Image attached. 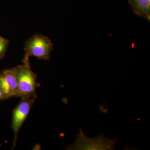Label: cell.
Listing matches in <instances>:
<instances>
[{
    "instance_id": "8",
    "label": "cell",
    "mask_w": 150,
    "mask_h": 150,
    "mask_svg": "<svg viewBox=\"0 0 150 150\" xmlns=\"http://www.w3.org/2000/svg\"><path fill=\"white\" fill-rule=\"evenodd\" d=\"M6 99L1 89L0 88V101H2V100H5Z\"/></svg>"
},
{
    "instance_id": "5",
    "label": "cell",
    "mask_w": 150,
    "mask_h": 150,
    "mask_svg": "<svg viewBox=\"0 0 150 150\" xmlns=\"http://www.w3.org/2000/svg\"><path fill=\"white\" fill-rule=\"evenodd\" d=\"M0 88L6 99L20 97L15 67L0 73Z\"/></svg>"
},
{
    "instance_id": "7",
    "label": "cell",
    "mask_w": 150,
    "mask_h": 150,
    "mask_svg": "<svg viewBox=\"0 0 150 150\" xmlns=\"http://www.w3.org/2000/svg\"><path fill=\"white\" fill-rule=\"evenodd\" d=\"M9 41L4 38L0 39V59L3 58L6 54L8 47Z\"/></svg>"
},
{
    "instance_id": "1",
    "label": "cell",
    "mask_w": 150,
    "mask_h": 150,
    "mask_svg": "<svg viewBox=\"0 0 150 150\" xmlns=\"http://www.w3.org/2000/svg\"><path fill=\"white\" fill-rule=\"evenodd\" d=\"M29 57L24 56L23 64L16 67V74L20 97H37V89L39 84L37 75L31 69Z\"/></svg>"
},
{
    "instance_id": "2",
    "label": "cell",
    "mask_w": 150,
    "mask_h": 150,
    "mask_svg": "<svg viewBox=\"0 0 150 150\" xmlns=\"http://www.w3.org/2000/svg\"><path fill=\"white\" fill-rule=\"evenodd\" d=\"M53 45L47 36L41 34H35L25 42V56H34L39 60H48L51 57Z\"/></svg>"
},
{
    "instance_id": "4",
    "label": "cell",
    "mask_w": 150,
    "mask_h": 150,
    "mask_svg": "<svg viewBox=\"0 0 150 150\" xmlns=\"http://www.w3.org/2000/svg\"><path fill=\"white\" fill-rule=\"evenodd\" d=\"M34 98H22L21 100L13 111L11 129L14 133L13 148L16 145L17 139L20 129L26 120L35 102Z\"/></svg>"
},
{
    "instance_id": "9",
    "label": "cell",
    "mask_w": 150,
    "mask_h": 150,
    "mask_svg": "<svg viewBox=\"0 0 150 150\" xmlns=\"http://www.w3.org/2000/svg\"><path fill=\"white\" fill-rule=\"evenodd\" d=\"M2 38V37L1 36H0V39H1V38Z\"/></svg>"
},
{
    "instance_id": "6",
    "label": "cell",
    "mask_w": 150,
    "mask_h": 150,
    "mask_svg": "<svg viewBox=\"0 0 150 150\" xmlns=\"http://www.w3.org/2000/svg\"><path fill=\"white\" fill-rule=\"evenodd\" d=\"M133 3L136 10L142 13L149 14L150 0H133Z\"/></svg>"
},
{
    "instance_id": "3",
    "label": "cell",
    "mask_w": 150,
    "mask_h": 150,
    "mask_svg": "<svg viewBox=\"0 0 150 150\" xmlns=\"http://www.w3.org/2000/svg\"><path fill=\"white\" fill-rule=\"evenodd\" d=\"M116 139H106L102 135L94 138H90L81 129L76 139L68 148L69 150H111L115 149Z\"/></svg>"
}]
</instances>
